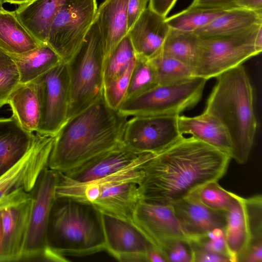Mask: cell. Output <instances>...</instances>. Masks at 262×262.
<instances>
[{"label":"cell","mask_w":262,"mask_h":262,"mask_svg":"<svg viewBox=\"0 0 262 262\" xmlns=\"http://www.w3.org/2000/svg\"><path fill=\"white\" fill-rule=\"evenodd\" d=\"M157 85V74L149 60L136 57L125 100L142 94Z\"/></svg>","instance_id":"cell-33"},{"label":"cell","mask_w":262,"mask_h":262,"mask_svg":"<svg viewBox=\"0 0 262 262\" xmlns=\"http://www.w3.org/2000/svg\"><path fill=\"white\" fill-rule=\"evenodd\" d=\"M34 137V133L24 129L12 115L0 118V176L25 155Z\"/></svg>","instance_id":"cell-22"},{"label":"cell","mask_w":262,"mask_h":262,"mask_svg":"<svg viewBox=\"0 0 262 262\" xmlns=\"http://www.w3.org/2000/svg\"><path fill=\"white\" fill-rule=\"evenodd\" d=\"M224 229L227 247L232 262H241L249 244L244 198L234 193V200L226 213Z\"/></svg>","instance_id":"cell-24"},{"label":"cell","mask_w":262,"mask_h":262,"mask_svg":"<svg viewBox=\"0 0 262 262\" xmlns=\"http://www.w3.org/2000/svg\"><path fill=\"white\" fill-rule=\"evenodd\" d=\"M178 126L180 134L191 135L230 156L232 143L223 125L214 117L204 112L193 117L179 115Z\"/></svg>","instance_id":"cell-21"},{"label":"cell","mask_w":262,"mask_h":262,"mask_svg":"<svg viewBox=\"0 0 262 262\" xmlns=\"http://www.w3.org/2000/svg\"><path fill=\"white\" fill-rule=\"evenodd\" d=\"M234 6L236 8L262 12V0H236Z\"/></svg>","instance_id":"cell-44"},{"label":"cell","mask_w":262,"mask_h":262,"mask_svg":"<svg viewBox=\"0 0 262 262\" xmlns=\"http://www.w3.org/2000/svg\"><path fill=\"white\" fill-rule=\"evenodd\" d=\"M129 0H104L97 8V24L103 47L104 58L127 35V7Z\"/></svg>","instance_id":"cell-20"},{"label":"cell","mask_w":262,"mask_h":262,"mask_svg":"<svg viewBox=\"0 0 262 262\" xmlns=\"http://www.w3.org/2000/svg\"><path fill=\"white\" fill-rule=\"evenodd\" d=\"M231 157L197 139L183 136L142 164L141 200L172 206L226 173Z\"/></svg>","instance_id":"cell-1"},{"label":"cell","mask_w":262,"mask_h":262,"mask_svg":"<svg viewBox=\"0 0 262 262\" xmlns=\"http://www.w3.org/2000/svg\"><path fill=\"white\" fill-rule=\"evenodd\" d=\"M216 78L204 112L215 118L227 132L232 143L231 158L244 164L251 150L257 127L253 88L242 65Z\"/></svg>","instance_id":"cell-3"},{"label":"cell","mask_w":262,"mask_h":262,"mask_svg":"<svg viewBox=\"0 0 262 262\" xmlns=\"http://www.w3.org/2000/svg\"><path fill=\"white\" fill-rule=\"evenodd\" d=\"M136 58L134 48L127 34L104 59V84L123 74Z\"/></svg>","instance_id":"cell-32"},{"label":"cell","mask_w":262,"mask_h":262,"mask_svg":"<svg viewBox=\"0 0 262 262\" xmlns=\"http://www.w3.org/2000/svg\"><path fill=\"white\" fill-rule=\"evenodd\" d=\"M96 0H67L50 27L47 43L67 63L78 52L94 22Z\"/></svg>","instance_id":"cell-10"},{"label":"cell","mask_w":262,"mask_h":262,"mask_svg":"<svg viewBox=\"0 0 262 262\" xmlns=\"http://www.w3.org/2000/svg\"><path fill=\"white\" fill-rule=\"evenodd\" d=\"M128 118L110 107L102 95L68 119L55 135L48 168L67 173L123 143Z\"/></svg>","instance_id":"cell-2"},{"label":"cell","mask_w":262,"mask_h":262,"mask_svg":"<svg viewBox=\"0 0 262 262\" xmlns=\"http://www.w3.org/2000/svg\"><path fill=\"white\" fill-rule=\"evenodd\" d=\"M57 172L47 166L31 191L32 203L21 260L43 258L51 211L56 198Z\"/></svg>","instance_id":"cell-11"},{"label":"cell","mask_w":262,"mask_h":262,"mask_svg":"<svg viewBox=\"0 0 262 262\" xmlns=\"http://www.w3.org/2000/svg\"><path fill=\"white\" fill-rule=\"evenodd\" d=\"M67 0H33L15 10L18 20L40 43H47L50 26Z\"/></svg>","instance_id":"cell-23"},{"label":"cell","mask_w":262,"mask_h":262,"mask_svg":"<svg viewBox=\"0 0 262 262\" xmlns=\"http://www.w3.org/2000/svg\"><path fill=\"white\" fill-rule=\"evenodd\" d=\"M178 116H131L125 125L122 143L139 153H157L183 136L179 130Z\"/></svg>","instance_id":"cell-13"},{"label":"cell","mask_w":262,"mask_h":262,"mask_svg":"<svg viewBox=\"0 0 262 262\" xmlns=\"http://www.w3.org/2000/svg\"><path fill=\"white\" fill-rule=\"evenodd\" d=\"M55 139V135L35 132L25 155L0 176V211L31 196L39 176L48 165Z\"/></svg>","instance_id":"cell-9"},{"label":"cell","mask_w":262,"mask_h":262,"mask_svg":"<svg viewBox=\"0 0 262 262\" xmlns=\"http://www.w3.org/2000/svg\"><path fill=\"white\" fill-rule=\"evenodd\" d=\"M166 18L148 7L128 30L136 57L148 60L159 53L170 29Z\"/></svg>","instance_id":"cell-19"},{"label":"cell","mask_w":262,"mask_h":262,"mask_svg":"<svg viewBox=\"0 0 262 262\" xmlns=\"http://www.w3.org/2000/svg\"><path fill=\"white\" fill-rule=\"evenodd\" d=\"M177 0H149L148 7L159 14L166 17Z\"/></svg>","instance_id":"cell-43"},{"label":"cell","mask_w":262,"mask_h":262,"mask_svg":"<svg viewBox=\"0 0 262 262\" xmlns=\"http://www.w3.org/2000/svg\"><path fill=\"white\" fill-rule=\"evenodd\" d=\"M33 81L40 106L36 132L55 135L68 118L70 82L67 63L61 62Z\"/></svg>","instance_id":"cell-12"},{"label":"cell","mask_w":262,"mask_h":262,"mask_svg":"<svg viewBox=\"0 0 262 262\" xmlns=\"http://www.w3.org/2000/svg\"><path fill=\"white\" fill-rule=\"evenodd\" d=\"M40 44L18 20L15 11L0 9V48L9 55H19Z\"/></svg>","instance_id":"cell-26"},{"label":"cell","mask_w":262,"mask_h":262,"mask_svg":"<svg viewBox=\"0 0 262 262\" xmlns=\"http://www.w3.org/2000/svg\"><path fill=\"white\" fill-rule=\"evenodd\" d=\"M1 211H0V220H1Z\"/></svg>","instance_id":"cell-51"},{"label":"cell","mask_w":262,"mask_h":262,"mask_svg":"<svg viewBox=\"0 0 262 262\" xmlns=\"http://www.w3.org/2000/svg\"><path fill=\"white\" fill-rule=\"evenodd\" d=\"M44 259L67 261L66 255L85 256L105 250L101 213L93 205L56 196L49 218Z\"/></svg>","instance_id":"cell-4"},{"label":"cell","mask_w":262,"mask_h":262,"mask_svg":"<svg viewBox=\"0 0 262 262\" xmlns=\"http://www.w3.org/2000/svg\"><path fill=\"white\" fill-rule=\"evenodd\" d=\"M19 83V74L14 62L0 68V108L7 104L10 95Z\"/></svg>","instance_id":"cell-37"},{"label":"cell","mask_w":262,"mask_h":262,"mask_svg":"<svg viewBox=\"0 0 262 262\" xmlns=\"http://www.w3.org/2000/svg\"><path fill=\"white\" fill-rule=\"evenodd\" d=\"M149 0H129L127 7V29L134 25L147 8Z\"/></svg>","instance_id":"cell-41"},{"label":"cell","mask_w":262,"mask_h":262,"mask_svg":"<svg viewBox=\"0 0 262 262\" xmlns=\"http://www.w3.org/2000/svg\"><path fill=\"white\" fill-rule=\"evenodd\" d=\"M2 239H3V231H2V227L1 224V218L0 220V254L2 250Z\"/></svg>","instance_id":"cell-49"},{"label":"cell","mask_w":262,"mask_h":262,"mask_svg":"<svg viewBox=\"0 0 262 262\" xmlns=\"http://www.w3.org/2000/svg\"><path fill=\"white\" fill-rule=\"evenodd\" d=\"M145 153H139L123 143L67 173L69 180L78 183L96 181L111 175L130 165Z\"/></svg>","instance_id":"cell-18"},{"label":"cell","mask_w":262,"mask_h":262,"mask_svg":"<svg viewBox=\"0 0 262 262\" xmlns=\"http://www.w3.org/2000/svg\"><path fill=\"white\" fill-rule=\"evenodd\" d=\"M152 153H145L119 171L85 183L72 181L57 172L56 196H68L90 204L101 212L132 222L141 200L139 184L142 164Z\"/></svg>","instance_id":"cell-5"},{"label":"cell","mask_w":262,"mask_h":262,"mask_svg":"<svg viewBox=\"0 0 262 262\" xmlns=\"http://www.w3.org/2000/svg\"><path fill=\"white\" fill-rule=\"evenodd\" d=\"M132 222L163 255L171 242L190 241L183 231L172 206L154 204L140 200L133 213Z\"/></svg>","instance_id":"cell-14"},{"label":"cell","mask_w":262,"mask_h":262,"mask_svg":"<svg viewBox=\"0 0 262 262\" xmlns=\"http://www.w3.org/2000/svg\"><path fill=\"white\" fill-rule=\"evenodd\" d=\"M189 244L192 253V262H231L227 256L203 249L192 241H190Z\"/></svg>","instance_id":"cell-40"},{"label":"cell","mask_w":262,"mask_h":262,"mask_svg":"<svg viewBox=\"0 0 262 262\" xmlns=\"http://www.w3.org/2000/svg\"><path fill=\"white\" fill-rule=\"evenodd\" d=\"M262 24L225 36L202 38L198 59L193 68L195 77L206 80L216 78L225 72L258 55L255 39Z\"/></svg>","instance_id":"cell-7"},{"label":"cell","mask_w":262,"mask_h":262,"mask_svg":"<svg viewBox=\"0 0 262 262\" xmlns=\"http://www.w3.org/2000/svg\"><path fill=\"white\" fill-rule=\"evenodd\" d=\"M244 202L249 235V244L246 253L252 249L262 248L261 195L256 194L244 198Z\"/></svg>","instance_id":"cell-35"},{"label":"cell","mask_w":262,"mask_h":262,"mask_svg":"<svg viewBox=\"0 0 262 262\" xmlns=\"http://www.w3.org/2000/svg\"><path fill=\"white\" fill-rule=\"evenodd\" d=\"M191 194L207 207L221 212H226L234 200V193L225 190L217 181L209 182Z\"/></svg>","instance_id":"cell-34"},{"label":"cell","mask_w":262,"mask_h":262,"mask_svg":"<svg viewBox=\"0 0 262 262\" xmlns=\"http://www.w3.org/2000/svg\"><path fill=\"white\" fill-rule=\"evenodd\" d=\"M31 196L1 211L3 231L0 262L20 261L26 237Z\"/></svg>","instance_id":"cell-17"},{"label":"cell","mask_w":262,"mask_h":262,"mask_svg":"<svg viewBox=\"0 0 262 262\" xmlns=\"http://www.w3.org/2000/svg\"><path fill=\"white\" fill-rule=\"evenodd\" d=\"M3 4H4V0H0V9L3 8L2 6Z\"/></svg>","instance_id":"cell-50"},{"label":"cell","mask_w":262,"mask_h":262,"mask_svg":"<svg viewBox=\"0 0 262 262\" xmlns=\"http://www.w3.org/2000/svg\"><path fill=\"white\" fill-rule=\"evenodd\" d=\"M206 81L195 77L178 83L158 84L142 94L125 99L118 111L128 117L178 116L199 102Z\"/></svg>","instance_id":"cell-8"},{"label":"cell","mask_w":262,"mask_h":262,"mask_svg":"<svg viewBox=\"0 0 262 262\" xmlns=\"http://www.w3.org/2000/svg\"><path fill=\"white\" fill-rule=\"evenodd\" d=\"M104 59L101 38L94 20L80 48L67 63L70 82L67 120L103 95Z\"/></svg>","instance_id":"cell-6"},{"label":"cell","mask_w":262,"mask_h":262,"mask_svg":"<svg viewBox=\"0 0 262 262\" xmlns=\"http://www.w3.org/2000/svg\"><path fill=\"white\" fill-rule=\"evenodd\" d=\"M18 70L20 83L32 82L63 62L48 43L19 55H10Z\"/></svg>","instance_id":"cell-28"},{"label":"cell","mask_w":262,"mask_h":262,"mask_svg":"<svg viewBox=\"0 0 262 262\" xmlns=\"http://www.w3.org/2000/svg\"><path fill=\"white\" fill-rule=\"evenodd\" d=\"M227 9L189 6L186 9L166 17V21L171 28L194 32L209 24Z\"/></svg>","instance_id":"cell-30"},{"label":"cell","mask_w":262,"mask_h":262,"mask_svg":"<svg viewBox=\"0 0 262 262\" xmlns=\"http://www.w3.org/2000/svg\"><path fill=\"white\" fill-rule=\"evenodd\" d=\"M12 116L20 126L30 133L36 132L40 115V106L35 83H19L8 98Z\"/></svg>","instance_id":"cell-25"},{"label":"cell","mask_w":262,"mask_h":262,"mask_svg":"<svg viewBox=\"0 0 262 262\" xmlns=\"http://www.w3.org/2000/svg\"><path fill=\"white\" fill-rule=\"evenodd\" d=\"M135 60L136 59L130 63L120 76L103 85V96L104 100L107 104L115 110H118L125 99Z\"/></svg>","instance_id":"cell-36"},{"label":"cell","mask_w":262,"mask_h":262,"mask_svg":"<svg viewBox=\"0 0 262 262\" xmlns=\"http://www.w3.org/2000/svg\"><path fill=\"white\" fill-rule=\"evenodd\" d=\"M101 213L105 250L122 262L146 261L153 246L133 222Z\"/></svg>","instance_id":"cell-15"},{"label":"cell","mask_w":262,"mask_h":262,"mask_svg":"<svg viewBox=\"0 0 262 262\" xmlns=\"http://www.w3.org/2000/svg\"><path fill=\"white\" fill-rule=\"evenodd\" d=\"M259 24H262V12L235 7L194 32L202 38L214 37L234 34Z\"/></svg>","instance_id":"cell-27"},{"label":"cell","mask_w":262,"mask_h":262,"mask_svg":"<svg viewBox=\"0 0 262 262\" xmlns=\"http://www.w3.org/2000/svg\"><path fill=\"white\" fill-rule=\"evenodd\" d=\"M201 42L202 38L194 32L170 28L159 53L174 58L193 70L200 54Z\"/></svg>","instance_id":"cell-29"},{"label":"cell","mask_w":262,"mask_h":262,"mask_svg":"<svg viewBox=\"0 0 262 262\" xmlns=\"http://www.w3.org/2000/svg\"><path fill=\"white\" fill-rule=\"evenodd\" d=\"M255 46L257 51L260 53L262 50V28L258 30L256 35Z\"/></svg>","instance_id":"cell-47"},{"label":"cell","mask_w":262,"mask_h":262,"mask_svg":"<svg viewBox=\"0 0 262 262\" xmlns=\"http://www.w3.org/2000/svg\"><path fill=\"white\" fill-rule=\"evenodd\" d=\"M146 260L150 262H167L163 254L154 246L148 250Z\"/></svg>","instance_id":"cell-45"},{"label":"cell","mask_w":262,"mask_h":262,"mask_svg":"<svg viewBox=\"0 0 262 262\" xmlns=\"http://www.w3.org/2000/svg\"><path fill=\"white\" fill-rule=\"evenodd\" d=\"M164 255L167 261L192 262V253L189 241L177 239L171 242L165 248Z\"/></svg>","instance_id":"cell-39"},{"label":"cell","mask_w":262,"mask_h":262,"mask_svg":"<svg viewBox=\"0 0 262 262\" xmlns=\"http://www.w3.org/2000/svg\"><path fill=\"white\" fill-rule=\"evenodd\" d=\"M191 241L206 250L227 256L232 262L226 243L224 229H214L202 237Z\"/></svg>","instance_id":"cell-38"},{"label":"cell","mask_w":262,"mask_h":262,"mask_svg":"<svg viewBox=\"0 0 262 262\" xmlns=\"http://www.w3.org/2000/svg\"><path fill=\"white\" fill-rule=\"evenodd\" d=\"M172 207L183 231L190 241H196L215 228L225 229L226 212L207 207L192 194Z\"/></svg>","instance_id":"cell-16"},{"label":"cell","mask_w":262,"mask_h":262,"mask_svg":"<svg viewBox=\"0 0 262 262\" xmlns=\"http://www.w3.org/2000/svg\"><path fill=\"white\" fill-rule=\"evenodd\" d=\"M33 0H4V3H8L11 4L17 5L18 6L30 3Z\"/></svg>","instance_id":"cell-48"},{"label":"cell","mask_w":262,"mask_h":262,"mask_svg":"<svg viewBox=\"0 0 262 262\" xmlns=\"http://www.w3.org/2000/svg\"><path fill=\"white\" fill-rule=\"evenodd\" d=\"M148 60L155 70L158 84L178 83L195 77L191 67L171 57L159 53Z\"/></svg>","instance_id":"cell-31"},{"label":"cell","mask_w":262,"mask_h":262,"mask_svg":"<svg viewBox=\"0 0 262 262\" xmlns=\"http://www.w3.org/2000/svg\"><path fill=\"white\" fill-rule=\"evenodd\" d=\"M13 63L10 56L0 48V68L9 66Z\"/></svg>","instance_id":"cell-46"},{"label":"cell","mask_w":262,"mask_h":262,"mask_svg":"<svg viewBox=\"0 0 262 262\" xmlns=\"http://www.w3.org/2000/svg\"><path fill=\"white\" fill-rule=\"evenodd\" d=\"M235 1L236 0H193L190 6L191 7L208 8L229 9L235 8L234 3Z\"/></svg>","instance_id":"cell-42"}]
</instances>
